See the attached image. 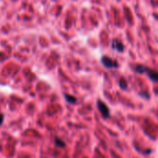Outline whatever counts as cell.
I'll use <instances>...</instances> for the list:
<instances>
[{
    "instance_id": "1",
    "label": "cell",
    "mask_w": 158,
    "mask_h": 158,
    "mask_svg": "<svg viewBox=\"0 0 158 158\" xmlns=\"http://www.w3.org/2000/svg\"><path fill=\"white\" fill-rule=\"evenodd\" d=\"M133 70L139 74L145 73L149 77L150 80H152L154 82H158V71H156L153 68H150L145 67L143 65H137V66L133 67Z\"/></svg>"
},
{
    "instance_id": "2",
    "label": "cell",
    "mask_w": 158,
    "mask_h": 158,
    "mask_svg": "<svg viewBox=\"0 0 158 158\" xmlns=\"http://www.w3.org/2000/svg\"><path fill=\"white\" fill-rule=\"evenodd\" d=\"M101 62L102 64L106 68H118L119 67L118 63L117 60L112 59L111 57L107 56V55H104L101 58Z\"/></svg>"
},
{
    "instance_id": "3",
    "label": "cell",
    "mask_w": 158,
    "mask_h": 158,
    "mask_svg": "<svg viewBox=\"0 0 158 158\" xmlns=\"http://www.w3.org/2000/svg\"><path fill=\"white\" fill-rule=\"evenodd\" d=\"M97 107L101 113L102 116L105 118H108L110 117V110L108 108V106H106V104H105L102 100H97Z\"/></svg>"
},
{
    "instance_id": "4",
    "label": "cell",
    "mask_w": 158,
    "mask_h": 158,
    "mask_svg": "<svg viewBox=\"0 0 158 158\" xmlns=\"http://www.w3.org/2000/svg\"><path fill=\"white\" fill-rule=\"evenodd\" d=\"M112 48L117 50L118 52H123L124 49H125V46H124V44L118 39L115 38L113 41H112Z\"/></svg>"
},
{
    "instance_id": "5",
    "label": "cell",
    "mask_w": 158,
    "mask_h": 158,
    "mask_svg": "<svg viewBox=\"0 0 158 158\" xmlns=\"http://www.w3.org/2000/svg\"><path fill=\"white\" fill-rule=\"evenodd\" d=\"M119 87H120L122 90H126V89L128 88L127 81H126L124 78H120V79H119Z\"/></svg>"
},
{
    "instance_id": "6",
    "label": "cell",
    "mask_w": 158,
    "mask_h": 158,
    "mask_svg": "<svg viewBox=\"0 0 158 158\" xmlns=\"http://www.w3.org/2000/svg\"><path fill=\"white\" fill-rule=\"evenodd\" d=\"M65 98L67 99V101L68 103H71V104H75L77 102V99L76 97L72 96V95H68V94H65Z\"/></svg>"
},
{
    "instance_id": "7",
    "label": "cell",
    "mask_w": 158,
    "mask_h": 158,
    "mask_svg": "<svg viewBox=\"0 0 158 158\" xmlns=\"http://www.w3.org/2000/svg\"><path fill=\"white\" fill-rule=\"evenodd\" d=\"M55 145H56V146H59V147H65V142H64L62 140L58 139V138H55Z\"/></svg>"
},
{
    "instance_id": "8",
    "label": "cell",
    "mask_w": 158,
    "mask_h": 158,
    "mask_svg": "<svg viewBox=\"0 0 158 158\" xmlns=\"http://www.w3.org/2000/svg\"><path fill=\"white\" fill-rule=\"evenodd\" d=\"M3 118H4V116L2 114H0V125L2 124V121H3Z\"/></svg>"
}]
</instances>
